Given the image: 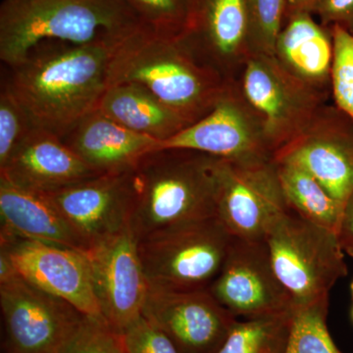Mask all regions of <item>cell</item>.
<instances>
[{"label": "cell", "instance_id": "cell-1", "mask_svg": "<svg viewBox=\"0 0 353 353\" xmlns=\"http://www.w3.org/2000/svg\"><path fill=\"white\" fill-rule=\"evenodd\" d=\"M114 46L48 41L6 66L2 85L24 106L37 127L63 138L97 110L108 88Z\"/></svg>", "mask_w": 353, "mask_h": 353}, {"label": "cell", "instance_id": "cell-2", "mask_svg": "<svg viewBox=\"0 0 353 353\" xmlns=\"http://www.w3.org/2000/svg\"><path fill=\"white\" fill-rule=\"evenodd\" d=\"M219 161L178 148L148 153L132 171L130 227L137 239L216 217Z\"/></svg>", "mask_w": 353, "mask_h": 353}, {"label": "cell", "instance_id": "cell-3", "mask_svg": "<svg viewBox=\"0 0 353 353\" xmlns=\"http://www.w3.org/2000/svg\"><path fill=\"white\" fill-rule=\"evenodd\" d=\"M141 28L126 0H2L0 59L10 66L48 41L115 46Z\"/></svg>", "mask_w": 353, "mask_h": 353}, {"label": "cell", "instance_id": "cell-4", "mask_svg": "<svg viewBox=\"0 0 353 353\" xmlns=\"http://www.w3.org/2000/svg\"><path fill=\"white\" fill-rule=\"evenodd\" d=\"M194 54L183 37L159 36L141 28L114 46L108 87L139 83L192 124L219 99L214 72L197 65Z\"/></svg>", "mask_w": 353, "mask_h": 353}, {"label": "cell", "instance_id": "cell-5", "mask_svg": "<svg viewBox=\"0 0 353 353\" xmlns=\"http://www.w3.org/2000/svg\"><path fill=\"white\" fill-rule=\"evenodd\" d=\"M273 270L294 307L329 299L347 275L338 234L288 209L265 238Z\"/></svg>", "mask_w": 353, "mask_h": 353}, {"label": "cell", "instance_id": "cell-6", "mask_svg": "<svg viewBox=\"0 0 353 353\" xmlns=\"http://www.w3.org/2000/svg\"><path fill=\"white\" fill-rule=\"evenodd\" d=\"M233 238L216 216L139 239L150 288L173 292L209 289Z\"/></svg>", "mask_w": 353, "mask_h": 353}, {"label": "cell", "instance_id": "cell-7", "mask_svg": "<svg viewBox=\"0 0 353 353\" xmlns=\"http://www.w3.org/2000/svg\"><path fill=\"white\" fill-rule=\"evenodd\" d=\"M4 353H62L85 316L21 277L0 279Z\"/></svg>", "mask_w": 353, "mask_h": 353}, {"label": "cell", "instance_id": "cell-8", "mask_svg": "<svg viewBox=\"0 0 353 353\" xmlns=\"http://www.w3.org/2000/svg\"><path fill=\"white\" fill-rule=\"evenodd\" d=\"M288 209L277 167L267 160L220 159L216 215L234 238L265 241Z\"/></svg>", "mask_w": 353, "mask_h": 353}, {"label": "cell", "instance_id": "cell-9", "mask_svg": "<svg viewBox=\"0 0 353 353\" xmlns=\"http://www.w3.org/2000/svg\"><path fill=\"white\" fill-rule=\"evenodd\" d=\"M85 253L101 314L116 332L123 334L143 316L150 290L138 239L128 226Z\"/></svg>", "mask_w": 353, "mask_h": 353}, {"label": "cell", "instance_id": "cell-10", "mask_svg": "<svg viewBox=\"0 0 353 353\" xmlns=\"http://www.w3.org/2000/svg\"><path fill=\"white\" fill-rule=\"evenodd\" d=\"M209 290L232 314L243 319L294 309L273 270L265 241L233 238L222 269Z\"/></svg>", "mask_w": 353, "mask_h": 353}, {"label": "cell", "instance_id": "cell-11", "mask_svg": "<svg viewBox=\"0 0 353 353\" xmlns=\"http://www.w3.org/2000/svg\"><path fill=\"white\" fill-rule=\"evenodd\" d=\"M143 315L164 332L179 353H217L239 320L209 289L150 288Z\"/></svg>", "mask_w": 353, "mask_h": 353}, {"label": "cell", "instance_id": "cell-12", "mask_svg": "<svg viewBox=\"0 0 353 353\" xmlns=\"http://www.w3.org/2000/svg\"><path fill=\"white\" fill-rule=\"evenodd\" d=\"M41 194L64 218L85 252L130 226L132 171L102 174Z\"/></svg>", "mask_w": 353, "mask_h": 353}, {"label": "cell", "instance_id": "cell-13", "mask_svg": "<svg viewBox=\"0 0 353 353\" xmlns=\"http://www.w3.org/2000/svg\"><path fill=\"white\" fill-rule=\"evenodd\" d=\"M0 250L28 282L64 299L83 314L103 318L85 252L18 238L0 239Z\"/></svg>", "mask_w": 353, "mask_h": 353}, {"label": "cell", "instance_id": "cell-14", "mask_svg": "<svg viewBox=\"0 0 353 353\" xmlns=\"http://www.w3.org/2000/svg\"><path fill=\"white\" fill-rule=\"evenodd\" d=\"M99 175L60 137L39 127L0 168V179L38 194L54 192Z\"/></svg>", "mask_w": 353, "mask_h": 353}, {"label": "cell", "instance_id": "cell-15", "mask_svg": "<svg viewBox=\"0 0 353 353\" xmlns=\"http://www.w3.org/2000/svg\"><path fill=\"white\" fill-rule=\"evenodd\" d=\"M90 168L102 174L131 172L161 141L138 134L94 110L61 138Z\"/></svg>", "mask_w": 353, "mask_h": 353}, {"label": "cell", "instance_id": "cell-16", "mask_svg": "<svg viewBox=\"0 0 353 353\" xmlns=\"http://www.w3.org/2000/svg\"><path fill=\"white\" fill-rule=\"evenodd\" d=\"M162 148L194 150L229 161L267 160L240 109L221 97L201 119L161 141Z\"/></svg>", "mask_w": 353, "mask_h": 353}, {"label": "cell", "instance_id": "cell-17", "mask_svg": "<svg viewBox=\"0 0 353 353\" xmlns=\"http://www.w3.org/2000/svg\"><path fill=\"white\" fill-rule=\"evenodd\" d=\"M0 239L43 241L85 252L82 241L43 194L0 179Z\"/></svg>", "mask_w": 353, "mask_h": 353}, {"label": "cell", "instance_id": "cell-18", "mask_svg": "<svg viewBox=\"0 0 353 353\" xmlns=\"http://www.w3.org/2000/svg\"><path fill=\"white\" fill-rule=\"evenodd\" d=\"M248 36L246 0H190V24L183 38L194 54L226 59Z\"/></svg>", "mask_w": 353, "mask_h": 353}, {"label": "cell", "instance_id": "cell-19", "mask_svg": "<svg viewBox=\"0 0 353 353\" xmlns=\"http://www.w3.org/2000/svg\"><path fill=\"white\" fill-rule=\"evenodd\" d=\"M97 109L131 131L160 141L172 138L190 125L139 83L109 85Z\"/></svg>", "mask_w": 353, "mask_h": 353}, {"label": "cell", "instance_id": "cell-20", "mask_svg": "<svg viewBox=\"0 0 353 353\" xmlns=\"http://www.w3.org/2000/svg\"><path fill=\"white\" fill-rule=\"evenodd\" d=\"M277 161H289L308 172L341 206L353 192V143L314 139L290 148Z\"/></svg>", "mask_w": 353, "mask_h": 353}, {"label": "cell", "instance_id": "cell-21", "mask_svg": "<svg viewBox=\"0 0 353 353\" xmlns=\"http://www.w3.org/2000/svg\"><path fill=\"white\" fill-rule=\"evenodd\" d=\"M276 48L292 68L307 78H322L333 61V48L326 32L307 12L290 14Z\"/></svg>", "mask_w": 353, "mask_h": 353}, {"label": "cell", "instance_id": "cell-22", "mask_svg": "<svg viewBox=\"0 0 353 353\" xmlns=\"http://www.w3.org/2000/svg\"><path fill=\"white\" fill-rule=\"evenodd\" d=\"M276 167L288 208L338 234L343 206L301 167L289 161H277Z\"/></svg>", "mask_w": 353, "mask_h": 353}, {"label": "cell", "instance_id": "cell-23", "mask_svg": "<svg viewBox=\"0 0 353 353\" xmlns=\"http://www.w3.org/2000/svg\"><path fill=\"white\" fill-rule=\"evenodd\" d=\"M292 314L239 319L217 353H285Z\"/></svg>", "mask_w": 353, "mask_h": 353}, {"label": "cell", "instance_id": "cell-24", "mask_svg": "<svg viewBox=\"0 0 353 353\" xmlns=\"http://www.w3.org/2000/svg\"><path fill=\"white\" fill-rule=\"evenodd\" d=\"M329 299L292 309L285 353H343L327 327Z\"/></svg>", "mask_w": 353, "mask_h": 353}, {"label": "cell", "instance_id": "cell-25", "mask_svg": "<svg viewBox=\"0 0 353 353\" xmlns=\"http://www.w3.org/2000/svg\"><path fill=\"white\" fill-rule=\"evenodd\" d=\"M148 31L180 38L185 34L190 18V0H126Z\"/></svg>", "mask_w": 353, "mask_h": 353}, {"label": "cell", "instance_id": "cell-26", "mask_svg": "<svg viewBox=\"0 0 353 353\" xmlns=\"http://www.w3.org/2000/svg\"><path fill=\"white\" fill-rule=\"evenodd\" d=\"M243 88L248 101L269 123L277 124L284 118L287 108L284 92L263 65L257 62L248 65Z\"/></svg>", "mask_w": 353, "mask_h": 353}, {"label": "cell", "instance_id": "cell-27", "mask_svg": "<svg viewBox=\"0 0 353 353\" xmlns=\"http://www.w3.org/2000/svg\"><path fill=\"white\" fill-rule=\"evenodd\" d=\"M38 128L24 106L9 88L1 83L0 92V168L6 164L18 146Z\"/></svg>", "mask_w": 353, "mask_h": 353}, {"label": "cell", "instance_id": "cell-28", "mask_svg": "<svg viewBox=\"0 0 353 353\" xmlns=\"http://www.w3.org/2000/svg\"><path fill=\"white\" fill-rule=\"evenodd\" d=\"M332 78L339 108L353 120V34L341 26L333 27Z\"/></svg>", "mask_w": 353, "mask_h": 353}, {"label": "cell", "instance_id": "cell-29", "mask_svg": "<svg viewBox=\"0 0 353 353\" xmlns=\"http://www.w3.org/2000/svg\"><path fill=\"white\" fill-rule=\"evenodd\" d=\"M62 353H126L122 334L104 318L85 316L74 338Z\"/></svg>", "mask_w": 353, "mask_h": 353}, {"label": "cell", "instance_id": "cell-30", "mask_svg": "<svg viewBox=\"0 0 353 353\" xmlns=\"http://www.w3.org/2000/svg\"><path fill=\"white\" fill-rule=\"evenodd\" d=\"M248 34L263 44L276 48L283 17L287 10V0H246Z\"/></svg>", "mask_w": 353, "mask_h": 353}, {"label": "cell", "instance_id": "cell-31", "mask_svg": "<svg viewBox=\"0 0 353 353\" xmlns=\"http://www.w3.org/2000/svg\"><path fill=\"white\" fill-rule=\"evenodd\" d=\"M122 336L126 353H179L164 332L143 315Z\"/></svg>", "mask_w": 353, "mask_h": 353}, {"label": "cell", "instance_id": "cell-32", "mask_svg": "<svg viewBox=\"0 0 353 353\" xmlns=\"http://www.w3.org/2000/svg\"><path fill=\"white\" fill-rule=\"evenodd\" d=\"M314 12L323 22L341 26L353 34V0H322Z\"/></svg>", "mask_w": 353, "mask_h": 353}, {"label": "cell", "instance_id": "cell-33", "mask_svg": "<svg viewBox=\"0 0 353 353\" xmlns=\"http://www.w3.org/2000/svg\"><path fill=\"white\" fill-rule=\"evenodd\" d=\"M338 238L343 252L353 259V192L343 206Z\"/></svg>", "mask_w": 353, "mask_h": 353}, {"label": "cell", "instance_id": "cell-34", "mask_svg": "<svg viewBox=\"0 0 353 353\" xmlns=\"http://www.w3.org/2000/svg\"><path fill=\"white\" fill-rule=\"evenodd\" d=\"M322 0H287V10L289 13L307 12L315 11L316 7Z\"/></svg>", "mask_w": 353, "mask_h": 353}, {"label": "cell", "instance_id": "cell-35", "mask_svg": "<svg viewBox=\"0 0 353 353\" xmlns=\"http://www.w3.org/2000/svg\"><path fill=\"white\" fill-rule=\"evenodd\" d=\"M350 290H352V299H353V281H352V285H350Z\"/></svg>", "mask_w": 353, "mask_h": 353}, {"label": "cell", "instance_id": "cell-36", "mask_svg": "<svg viewBox=\"0 0 353 353\" xmlns=\"http://www.w3.org/2000/svg\"><path fill=\"white\" fill-rule=\"evenodd\" d=\"M352 321H353V307L352 309Z\"/></svg>", "mask_w": 353, "mask_h": 353}]
</instances>
